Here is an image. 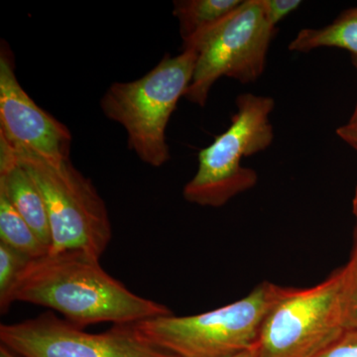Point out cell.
<instances>
[{
  "instance_id": "21",
  "label": "cell",
  "mask_w": 357,
  "mask_h": 357,
  "mask_svg": "<svg viewBox=\"0 0 357 357\" xmlns=\"http://www.w3.org/2000/svg\"><path fill=\"white\" fill-rule=\"evenodd\" d=\"M354 149H356L357 151V146L354 147ZM352 206H354V215H356L357 220V185L356 188V192H354V201H352Z\"/></svg>"
},
{
  "instance_id": "5",
  "label": "cell",
  "mask_w": 357,
  "mask_h": 357,
  "mask_svg": "<svg viewBox=\"0 0 357 357\" xmlns=\"http://www.w3.org/2000/svg\"><path fill=\"white\" fill-rule=\"evenodd\" d=\"M11 149L43 196L50 222L51 252L82 250L100 259L112 241V223L105 201L91 181L70 159L52 163L29 152Z\"/></svg>"
},
{
  "instance_id": "8",
  "label": "cell",
  "mask_w": 357,
  "mask_h": 357,
  "mask_svg": "<svg viewBox=\"0 0 357 357\" xmlns=\"http://www.w3.org/2000/svg\"><path fill=\"white\" fill-rule=\"evenodd\" d=\"M0 342L21 357H176L147 342L134 324L89 333L53 312L2 324Z\"/></svg>"
},
{
  "instance_id": "9",
  "label": "cell",
  "mask_w": 357,
  "mask_h": 357,
  "mask_svg": "<svg viewBox=\"0 0 357 357\" xmlns=\"http://www.w3.org/2000/svg\"><path fill=\"white\" fill-rule=\"evenodd\" d=\"M0 139L52 163L69 160V129L40 109L20 86L6 45L0 52Z\"/></svg>"
},
{
  "instance_id": "4",
  "label": "cell",
  "mask_w": 357,
  "mask_h": 357,
  "mask_svg": "<svg viewBox=\"0 0 357 357\" xmlns=\"http://www.w3.org/2000/svg\"><path fill=\"white\" fill-rule=\"evenodd\" d=\"M236 107L229 128L199 152L198 172L183 192L189 203L220 208L257 184V173L241 165V161L273 142L270 114L275 100L243 93L236 98Z\"/></svg>"
},
{
  "instance_id": "16",
  "label": "cell",
  "mask_w": 357,
  "mask_h": 357,
  "mask_svg": "<svg viewBox=\"0 0 357 357\" xmlns=\"http://www.w3.org/2000/svg\"><path fill=\"white\" fill-rule=\"evenodd\" d=\"M316 357H357V330H347Z\"/></svg>"
},
{
  "instance_id": "19",
  "label": "cell",
  "mask_w": 357,
  "mask_h": 357,
  "mask_svg": "<svg viewBox=\"0 0 357 357\" xmlns=\"http://www.w3.org/2000/svg\"><path fill=\"white\" fill-rule=\"evenodd\" d=\"M0 357H21L16 354L15 352L11 351L10 349H7V347H3V345H0Z\"/></svg>"
},
{
  "instance_id": "1",
  "label": "cell",
  "mask_w": 357,
  "mask_h": 357,
  "mask_svg": "<svg viewBox=\"0 0 357 357\" xmlns=\"http://www.w3.org/2000/svg\"><path fill=\"white\" fill-rule=\"evenodd\" d=\"M15 302L54 310L81 328L102 323L130 325L173 314L165 305L131 292L103 270L100 258L82 250L32 259L0 306L1 314Z\"/></svg>"
},
{
  "instance_id": "18",
  "label": "cell",
  "mask_w": 357,
  "mask_h": 357,
  "mask_svg": "<svg viewBox=\"0 0 357 357\" xmlns=\"http://www.w3.org/2000/svg\"><path fill=\"white\" fill-rule=\"evenodd\" d=\"M340 139L352 148L357 146V119H351L344 126H340L337 130Z\"/></svg>"
},
{
  "instance_id": "6",
  "label": "cell",
  "mask_w": 357,
  "mask_h": 357,
  "mask_svg": "<svg viewBox=\"0 0 357 357\" xmlns=\"http://www.w3.org/2000/svg\"><path fill=\"white\" fill-rule=\"evenodd\" d=\"M275 32L262 0H243L220 23L183 41V50L198 55L185 100L204 107L211 89L222 77L243 84L257 81L264 72Z\"/></svg>"
},
{
  "instance_id": "11",
  "label": "cell",
  "mask_w": 357,
  "mask_h": 357,
  "mask_svg": "<svg viewBox=\"0 0 357 357\" xmlns=\"http://www.w3.org/2000/svg\"><path fill=\"white\" fill-rule=\"evenodd\" d=\"M319 48H340L357 56V7L340 14L330 25L305 28L289 44V50L309 53Z\"/></svg>"
},
{
  "instance_id": "20",
  "label": "cell",
  "mask_w": 357,
  "mask_h": 357,
  "mask_svg": "<svg viewBox=\"0 0 357 357\" xmlns=\"http://www.w3.org/2000/svg\"><path fill=\"white\" fill-rule=\"evenodd\" d=\"M234 357H256V345L253 349H248V351L241 352Z\"/></svg>"
},
{
  "instance_id": "14",
  "label": "cell",
  "mask_w": 357,
  "mask_h": 357,
  "mask_svg": "<svg viewBox=\"0 0 357 357\" xmlns=\"http://www.w3.org/2000/svg\"><path fill=\"white\" fill-rule=\"evenodd\" d=\"M33 258L0 241V306Z\"/></svg>"
},
{
  "instance_id": "17",
  "label": "cell",
  "mask_w": 357,
  "mask_h": 357,
  "mask_svg": "<svg viewBox=\"0 0 357 357\" xmlns=\"http://www.w3.org/2000/svg\"><path fill=\"white\" fill-rule=\"evenodd\" d=\"M265 16L270 25L276 28L279 22L287 17L289 14L299 8L300 0H262Z\"/></svg>"
},
{
  "instance_id": "13",
  "label": "cell",
  "mask_w": 357,
  "mask_h": 357,
  "mask_svg": "<svg viewBox=\"0 0 357 357\" xmlns=\"http://www.w3.org/2000/svg\"><path fill=\"white\" fill-rule=\"evenodd\" d=\"M0 241L33 259L51 252L50 248L21 217L3 191H0Z\"/></svg>"
},
{
  "instance_id": "7",
  "label": "cell",
  "mask_w": 357,
  "mask_h": 357,
  "mask_svg": "<svg viewBox=\"0 0 357 357\" xmlns=\"http://www.w3.org/2000/svg\"><path fill=\"white\" fill-rule=\"evenodd\" d=\"M345 265L310 288L284 287L263 321L256 357H316L347 331Z\"/></svg>"
},
{
  "instance_id": "22",
  "label": "cell",
  "mask_w": 357,
  "mask_h": 357,
  "mask_svg": "<svg viewBox=\"0 0 357 357\" xmlns=\"http://www.w3.org/2000/svg\"><path fill=\"white\" fill-rule=\"evenodd\" d=\"M352 62H354V67L357 70V56H352ZM351 119H357V102Z\"/></svg>"
},
{
  "instance_id": "10",
  "label": "cell",
  "mask_w": 357,
  "mask_h": 357,
  "mask_svg": "<svg viewBox=\"0 0 357 357\" xmlns=\"http://www.w3.org/2000/svg\"><path fill=\"white\" fill-rule=\"evenodd\" d=\"M0 191L24 218L35 234L51 250V229L48 211L41 192L21 165L15 152L0 139Z\"/></svg>"
},
{
  "instance_id": "15",
  "label": "cell",
  "mask_w": 357,
  "mask_h": 357,
  "mask_svg": "<svg viewBox=\"0 0 357 357\" xmlns=\"http://www.w3.org/2000/svg\"><path fill=\"white\" fill-rule=\"evenodd\" d=\"M344 321L347 330H357V229L349 261L345 264Z\"/></svg>"
},
{
  "instance_id": "12",
  "label": "cell",
  "mask_w": 357,
  "mask_h": 357,
  "mask_svg": "<svg viewBox=\"0 0 357 357\" xmlns=\"http://www.w3.org/2000/svg\"><path fill=\"white\" fill-rule=\"evenodd\" d=\"M243 0H177L173 14L178 21L183 41L227 18Z\"/></svg>"
},
{
  "instance_id": "2",
  "label": "cell",
  "mask_w": 357,
  "mask_h": 357,
  "mask_svg": "<svg viewBox=\"0 0 357 357\" xmlns=\"http://www.w3.org/2000/svg\"><path fill=\"white\" fill-rule=\"evenodd\" d=\"M284 287L270 282L213 311L134 324L150 344L176 357H234L257 344L263 321Z\"/></svg>"
},
{
  "instance_id": "3",
  "label": "cell",
  "mask_w": 357,
  "mask_h": 357,
  "mask_svg": "<svg viewBox=\"0 0 357 357\" xmlns=\"http://www.w3.org/2000/svg\"><path fill=\"white\" fill-rule=\"evenodd\" d=\"M197 58L192 50L164 58L137 81L112 84L100 100L103 114L126 128L129 148L148 165L170 159L167 124L191 84Z\"/></svg>"
}]
</instances>
